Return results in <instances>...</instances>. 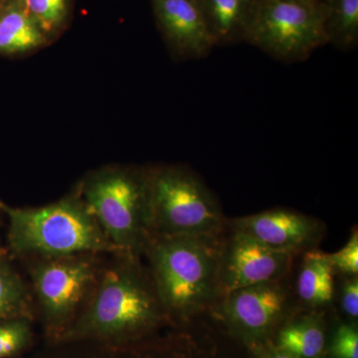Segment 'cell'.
<instances>
[{
  "mask_svg": "<svg viewBox=\"0 0 358 358\" xmlns=\"http://www.w3.org/2000/svg\"><path fill=\"white\" fill-rule=\"evenodd\" d=\"M6 223V249L14 260L82 253H120L76 188L38 207H16L0 199Z\"/></svg>",
  "mask_w": 358,
  "mask_h": 358,
  "instance_id": "7a4b0ae2",
  "label": "cell"
},
{
  "mask_svg": "<svg viewBox=\"0 0 358 358\" xmlns=\"http://www.w3.org/2000/svg\"><path fill=\"white\" fill-rule=\"evenodd\" d=\"M261 358H298L294 357V355H289L279 350V348H275L272 350H268L267 352L264 353Z\"/></svg>",
  "mask_w": 358,
  "mask_h": 358,
  "instance_id": "cb8c5ba5",
  "label": "cell"
},
{
  "mask_svg": "<svg viewBox=\"0 0 358 358\" xmlns=\"http://www.w3.org/2000/svg\"><path fill=\"white\" fill-rule=\"evenodd\" d=\"M157 27L178 60L207 57L215 44L197 0H150Z\"/></svg>",
  "mask_w": 358,
  "mask_h": 358,
  "instance_id": "8fae6325",
  "label": "cell"
},
{
  "mask_svg": "<svg viewBox=\"0 0 358 358\" xmlns=\"http://www.w3.org/2000/svg\"><path fill=\"white\" fill-rule=\"evenodd\" d=\"M2 2H3V0H0V6H1Z\"/></svg>",
  "mask_w": 358,
  "mask_h": 358,
  "instance_id": "484cf974",
  "label": "cell"
},
{
  "mask_svg": "<svg viewBox=\"0 0 358 358\" xmlns=\"http://www.w3.org/2000/svg\"><path fill=\"white\" fill-rule=\"evenodd\" d=\"M327 263L334 272L343 275H357L358 274V234L353 231L352 236L343 249L336 253L326 254Z\"/></svg>",
  "mask_w": 358,
  "mask_h": 358,
  "instance_id": "44dd1931",
  "label": "cell"
},
{
  "mask_svg": "<svg viewBox=\"0 0 358 358\" xmlns=\"http://www.w3.org/2000/svg\"><path fill=\"white\" fill-rule=\"evenodd\" d=\"M334 274L324 253L315 249L306 252L296 286V296L301 303L313 310L333 303Z\"/></svg>",
  "mask_w": 358,
  "mask_h": 358,
  "instance_id": "2e32d148",
  "label": "cell"
},
{
  "mask_svg": "<svg viewBox=\"0 0 358 358\" xmlns=\"http://www.w3.org/2000/svg\"><path fill=\"white\" fill-rule=\"evenodd\" d=\"M1 247H2V245H0V248H1Z\"/></svg>",
  "mask_w": 358,
  "mask_h": 358,
  "instance_id": "83f0119b",
  "label": "cell"
},
{
  "mask_svg": "<svg viewBox=\"0 0 358 358\" xmlns=\"http://www.w3.org/2000/svg\"><path fill=\"white\" fill-rule=\"evenodd\" d=\"M313 1H322V0H313Z\"/></svg>",
  "mask_w": 358,
  "mask_h": 358,
  "instance_id": "4316f807",
  "label": "cell"
},
{
  "mask_svg": "<svg viewBox=\"0 0 358 358\" xmlns=\"http://www.w3.org/2000/svg\"><path fill=\"white\" fill-rule=\"evenodd\" d=\"M28 13L53 43L69 27L75 0H22Z\"/></svg>",
  "mask_w": 358,
  "mask_h": 358,
  "instance_id": "d6986e66",
  "label": "cell"
},
{
  "mask_svg": "<svg viewBox=\"0 0 358 358\" xmlns=\"http://www.w3.org/2000/svg\"><path fill=\"white\" fill-rule=\"evenodd\" d=\"M327 44L352 50L358 43V0H322Z\"/></svg>",
  "mask_w": 358,
  "mask_h": 358,
  "instance_id": "ac0fdd59",
  "label": "cell"
},
{
  "mask_svg": "<svg viewBox=\"0 0 358 358\" xmlns=\"http://www.w3.org/2000/svg\"><path fill=\"white\" fill-rule=\"evenodd\" d=\"M148 339L127 345L96 341L46 343L23 358H176L173 350L164 345H150Z\"/></svg>",
  "mask_w": 358,
  "mask_h": 358,
  "instance_id": "7c38bea8",
  "label": "cell"
},
{
  "mask_svg": "<svg viewBox=\"0 0 358 358\" xmlns=\"http://www.w3.org/2000/svg\"><path fill=\"white\" fill-rule=\"evenodd\" d=\"M150 236H217L225 225L210 189L192 169L145 166Z\"/></svg>",
  "mask_w": 358,
  "mask_h": 358,
  "instance_id": "8992f818",
  "label": "cell"
},
{
  "mask_svg": "<svg viewBox=\"0 0 358 358\" xmlns=\"http://www.w3.org/2000/svg\"><path fill=\"white\" fill-rule=\"evenodd\" d=\"M217 236H150L143 258L169 322H185L218 303Z\"/></svg>",
  "mask_w": 358,
  "mask_h": 358,
  "instance_id": "3957f363",
  "label": "cell"
},
{
  "mask_svg": "<svg viewBox=\"0 0 358 358\" xmlns=\"http://www.w3.org/2000/svg\"><path fill=\"white\" fill-rule=\"evenodd\" d=\"M293 257L232 231L231 237L222 241L221 247L218 275L220 299L236 289L282 279L291 268Z\"/></svg>",
  "mask_w": 358,
  "mask_h": 358,
  "instance_id": "ba28073f",
  "label": "cell"
},
{
  "mask_svg": "<svg viewBox=\"0 0 358 358\" xmlns=\"http://www.w3.org/2000/svg\"><path fill=\"white\" fill-rule=\"evenodd\" d=\"M50 44L22 0H3L0 6V57L29 55Z\"/></svg>",
  "mask_w": 358,
  "mask_h": 358,
  "instance_id": "4fadbf2b",
  "label": "cell"
},
{
  "mask_svg": "<svg viewBox=\"0 0 358 358\" xmlns=\"http://www.w3.org/2000/svg\"><path fill=\"white\" fill-rule=\"evenodd\" d=\"M75 188L117 251L143 257L150 238L145 166H100Z\"/></svg>",
  "mask_w": 358,
  "mask_h": 358,
  "instance_id": "277c9868",
  "label": "cell"
},
{
  "mask_svg": "<svg viewBox=\"0 0 358 358\" xmlns=\"http://www.w3.org/2000/svg\"><path fill=\"white\" fill-rule=\"evenodd\" d=\"M35 322L26 317L0 322V358H23L32 352Z\"/></svg>",
  "mask_w": 358,
  "mask_h": 358,
  "instance_id": "ffe728a7",
  "label": "cell"
},
{
  "mask_svg": "<svg viewBox=\"0 0 358 358\" xmlns=\"http://www.w3.org/2000/svg\"><path fill=\"white\" fill-rule=\"evenodd\" d=\"M107 256L82 253L16 261L31 289L44 341H60L72 326L95 288Z\"/></svg>",
  "mask_w": 358,
  "mask_h": 358,
  "instance_id": "5b68a950",
  "label": "cell"
},
{
  "mask_svg": "<svg viewBox=\"0 0 358 358\" xmlns=\"http://www.w3.org/2000/svg\"><path fill=\"white\" fill-rule=\"evenodd\" d=\"M26 317L36 322L34 299L24 273L9 255L6 247L0 248V322Z\"/></svg>",
  "mask_w": 358,
  "mask_h": 358,
  "instance_id": "9a60e30c",
  "label": "cell"
},
{
  "mask_svg": "<svg viewBox=\"0 0 358 358\" xmlns=\"http://www.w3.org/2000/svg\"><path fill=\"white\" fill-rule=\"evenodd\" d=\"M166 322L169 320L143 257L110 254L83 310L58 341L127 345L148 339Z\"/></svg>",
  "mask_w": 358,
  "mask_h": 358,
  "instance_id": "6da1fadb",
  "label": "cell"
},
{
  "mask_svg": "<svg viewBox=\"0 0 358 358\" xmlns=\"http://www.w3.org/2000/svg\"><path fill=\"white\" fill-rule=\"evenodd\" d=\"M244 41L281 62L307 60L327 44L324 3L313 0H255Z\"/></svg>",
  "mask_w": 358,
  "mask_h": 358,
  "instance_id": "52a82bcc",
  "label": "cell"
},
{
  "mask_svg": "<svg viewBox=\"0 0 358 358\" xmlns=\"http://www.w3.org/2000/svg\"><path fill=\"white\" fill-rule=\"evenodd\" d=\"M6 223V219H4L3 212H2L1 207H0V227Z\"/></svg>",
  "mask_w": 358,
  "mask_h": 358,
  "instance_id": "d4e9b609",
  "label": "cell"
},
{
  "mask_svg": "<svg viewBox=\"0 0 358 358\" xmlns=\"http://www.w3.org/2000/svg\"><path fill=\"white\" fill-rule=\"evenodd\" d=\"M216 46L244 41L255 0H197Z\"/></svg>",
  "mask_w": 358,
  "mask_h": 358,
  "instance_id": "5bb4252c",
  "label": "cell"
},
{
  "mask_svg": "<svg viewBox=\"0 0 358 358\" xmlns=\"http://www.w3.org/2000/svg\"><path fill=\"white\" fill-rule=\"evenodd\" d=\"M341 305L348 317L357 320L358 317V277L345 275L341 285Z\"/></svg>",
  "mask_w": 358,
  "mask_h": 358,
  "instance_id": "603a6c76",
  "label": "cell"
},
{
  "mask_svg": "<svg viewBox=\"0 0 358 358\" xmlns=\"http://www.w3.org/2000/svg\"><path fill=\"white\" fill-rule=\"evenodd\" d=\"M229 222L234 232L292 256L313 250L322 233V224L317 219L286 208L231 219Z\"/></svg>",
  "mask_w": 358,
  "mask_h": 358,
  "instance_id": "30bf717a",
  "label": "cell"
},
{
  "mask_svg": "<svg viewBox=\"0 0 358 358\" xmlns=\"http://www.w3.org/2000/svg\"><path fill=\"white\" fill-rule=\"evenodd\" d=\"M333 358H358V331L355 324H341L331 341Z\"/></svg>",
  "mask_w": 358,
  "mask_h": 358,
  "instance_id": "7402d4cb",
  "label": "cell"
},
{
  "mask_svg": "<svg viewBox=\"0 0 358 358\" xmlns=\"http://www.w3.org/2000/svg\"><path fill=\"white\" fill-rule=\"evenodd\" d=\"M326 346V334L322 320L306 315L289 322L280 329L277 348L298 358H319Z\"/></svg>",
  "mask_w": 358,
  "mask_h": 358,
  "instance_id": "e0dca14e",
  "label": "cell"
},
{
  "mask_svg": "<svg viewBox=\"0 0 358 358\" xmlns=\"http://www.w3.org/2000/svg\"><path fill=\"white\" fill-rule=\"evenodd\" d=\"M289 299L281 279L236 289L219 301L226 322L243 338L259 341L281 322L291 305Z\"/></svg>",
  "mask_w": 358,
  "mask_h": 358,
  "instance_id": "9c48e42d",
  "label": "cell"
}]
</instances>
